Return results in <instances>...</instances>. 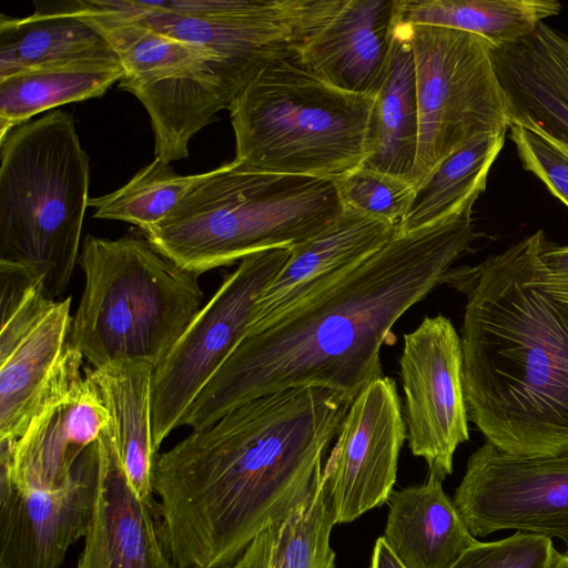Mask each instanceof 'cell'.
Masks as SVG:
<instances>
[{"mask_svg":"<svg viewBox=\"0 0 568 568\" xmlns=\"http://www.w3.org/2000/svg\"><path fill=\"white\" fill-rule=\"evenodd\" d=\"M507 132L479 135L443 160L416 189L412 205L398 225L404 234L436 223L485 191L493 163Z\"/></svg>","mask_w":568,"mask_h":568,"instance_id":"obj_28","label":"cell"},{"mask_svg":"<svg viewBox=\"0 0 568 568\" xmlns=\"http://www.w3.org/2000/svg\"><path fill=\"white\" fill-rule=\"evenodd\" d=\"M28 17L0 16V79L37 69L121 63L106 39L77 16L34 2Z\"/></svg>","mask_w":568,"mask_h":568,"instance_id":"obj_23","label":"cell"},{"mask_svg":"<svg viewBox=\"0 0 568 568\" xmlns=\"http://www.w3.org/2000/svg\"><path fill=\"white\" fill-rule=\"evenodd\" d=\"M344 209L397 227L415 197V186L400 178L358 166L335 179Z\"/></svg>","mask_w":568,"mask_h":568,"instance_id":"obj_32","label":"cell"},{"mask_svg":"<svg viewBox=\"0 0 568 568\" xmlns=\"http://www.w3.org/2000/svg\"><path fill=\"white\" fill-rule=\"evenodd\" d=\"M508 131L524 170L568 207V145L521 124L511 123Z\"/></svg>","mask_w":568,"mask_h":568,"instance_id":"obj_34","label":"cell"},{"mask_svg":"<svg viewBox=\"0 0 568 568\" xmlns=\"http://www.w3.org/2000/svg\"><path fill=\"white\" fill-rule=\"evenodd\" d=\"M468 200L447 217L397 234L334 283L250 333L180 426L201 430L265 395L321 387L352 398L383 377L381 347L396 321L448 280L477 237Z\"/></svg>","mask_w":568,"mask_h":568,"instance_id":"obj_2","label":"cell"},{"mask_svg":"<svg viewBox=\"0 0 568 568\" xmlns=\"http://www.w3.org/2000/svg\"><path fill=\"white\" fill-rule=\"evenodd\" d=\"M453 503L474 537L515 529L568 548V450L520 456L486 440L470 455Z\"/></svg>","mask_w":568,"mask_h":568,"instance_id":"obj_12","label":"cell"},{"mask_svg":"<svg viewBox=\"0 0 568 568\" xmlns=\"http://www.w3.org/2000/svg\"><path fill=\"white\" fill-rule=\"evenodd\" d=\"M419 134L415 67L406 26L398 22L384 82L375 97L361 166L412 183Z\"/></svg>","mask_w":568,"mask_h":568,"instance_id":"obj_24","label":"cell"},{"mask_svg":"<svg viewBox=\"0 0 568 568\" xmlns=\"http://www.w3.org/2000/svg\"><path fill=\"white\" fill-rule=\"evenodd\" d=\"M542 230L478 265L450 270L468 418L513 455L568 450V298L547 281Z\"/></svg>","mask_w":568,"mask_h":568,"instance_id":"obj_3","label":"cell"},{"mask_svg":"<svg viewBox=\"0 0 568 568\" xmlns=\"http://www.w3.org/2000/svg\"><path fill=\"white\" fill-rule=\"evenodd\" d=\"M97 440L60 486L21 490L0 483V568H59L85 536L99 478Z\"/></svg>","mask_w":568,"mask_h":568,"instance_id":"obj_16","label":"cell"},{"mask_svg":"<svg viewBox=\"0 0 568 568\" xmlns=\"http://www.w3.org/2000/svg\"><path fill=\"white\" fill-rule=\"evenodd\" d=\"M551 568H568V552L558 554Z\"/></svg>","mask_w":568,"mask_h":568,"instance_id":"obj_37","label":"cell"},{"mask_svg":"<svg viewBox=\"0 0 568 568\" xmlns=\"http://www.w3.org/2000/svg\"><path fill=\"white\" fill-rule=\"evenodd\" d=\"M335 179L281 174L237 160L209 172L145 239L201 275L255 253L292 248L343 212Z\"/></svg>","mask_w":568,"mask_h":568,"instance_id":"obj_4","label":"cell"},{"mask_svg":"<svg viewBox=\"0 0 568 568\" xmlns=\"http://www.w3.org/2000/svg\"><path fill=\"white\" fill-rule=\"evenodd\" d=\"M122 77L121 63H84L29 70L0 79V140L41 112L102 97Z\"/></svg>","mask_w":568,"mask_h":568,"instance_id":"obj_27","label":"cell"},{"mask_svg":"<svg viewBox=\"0 0 568 568\" xmlns=\"http://www.w3.org/2000/svg\"><path fill=\"white\" fill-rule=\"evenodd\" d=\"M371 568H405L388 548L383 536L377 538L371 560Z\"/></svg>","mask_w":568,"mask_h":568,"instance_id":"obj_36","label":"cell"},{"mask_svg":"<svg viewBox=\"0 0 568 568\" xmlns=\"http://www.w3.org/2000/svg\"><path fill=\"white\" fill-rule=\"evenodd\" d=\"M560 11L556 0H397L398 22L466 31L494 49L521 40Z\"/></svg>","mask_w":568,"mask_h":568,"instance_id":"obj_26","label":"cell"},{"mask_svg":"<svg viewBox=\"0 0 568 568\" xmlns=\"http://www.w3.org/2000/svg\"><path fill=\"white\" fill-rule=\"evenodd\" d=\"M274 248L243 258L152 376V427L159 449L210 379L232 355L254 322L256 303L290 256Z\"/></svg>","mask_w":568,"mask_h":568,"instance_id":"obj_11","label":"cell"},{"mask_svg":"<svg viewBox=\"0 0 568 568\" xmlns=\"http://www.w3.org/2000/svg\"><path fill=\"white\" fill-rule=\"evenodd\" d=\"M334 525L322 481L304 508L258 532L232 568H335L329 544Z\"/></svg>","mask_w":568,"mask_h":568,"instance_id":"obj_29","label":"cell"},{"mask_svg":"<svg viewBox=\"0 0 568 568\" xmlns=\"http://www.w3.org/2000/svg\"><path fill=\"white\" fill-rule=\"evenodd\" d=\"M78 264L84 288L69 343L91 368L122 359L155 368L202 307L200 275L146 239L87 235Z\"/></svg>","mask_w":568,"mask_h":568,"instance_id":"obj_5","label":"cell"},{"mask_svg":"<svg viewBox=\"0 0 568 568\" xmlns=\"http://www.w3.org/2000/svg\"><path fill=\"white\" fill-rule=\"evenodd\" d=\"M100 8L206 48L247 84L268 64L297 55L344 0H94Z\"/></svg>","mask_w":568,"mask_h":568,"instance_id":"obj_10","label":"cell"},{"mask_svg":"<svg viewBox=\"0 0 568 568\" xmlns=\"http://www.w3.org/2000/svg\"><path fill=\"white\" fill-rule=\"evenodd\" d=\"M0 356H4L54 305L30 267L0 260Z\"/></svg>","mask_w":568,"mask_h":568,"instance_id":"obj_31","label":"cell"},{"mask_svg":"<svg viewBox=\"0 0 568 568\" xmlns=\"http://www.w3.org/2000/svg\"><path fill=\"white\" fill-rule=\"evenodd\" d=\"M396 235V226L344 209L325 230L290 248L288 260L256 303L250 333L327 287Z\"/></svg>","mask_w":568,"mask_h":568,"instance_id":"obj_19","label":"cell"},{"mask_svg":"<svg viewBox=\"0 0 568 568\" xmlns=\"http://www.w3.org/2000/svg\"><path fill=\"white\" fill-rule=\"evenodd\" d=\"M445 478L429 471L426 483L393 491L384 540L405 568H452L478 540L469 532Z\"/></svg>","mask_w":568,"mask_h":568,"instance_id":"obj_21","label":"cell"},{"mask_svg":"<svg viewBox=\"0 0 568 568\" xmlns=\"http://www.w3.org/2000/svg\"><path fill=\"white\" fill-rule=\"evenodd\" d=\"M375 97L339 89L296 57L262 69L227 108L235 160L257 170L336 179L361 166Z\"/></svg>","mask_w":568,"mask_h":568,"instance_id":"obj_7","label":"cell"},{"mask_svg":"<svg viewBox=\"0 0 568 568\" xmlns=\"http://www.w3.org/2000/svg\"><path fill=\"white\" fill-rule=\"evenodd\" d=\"M510 124L568 145V37L541 22L521 40L493 49Z\"/></svg>","mask_w":568,"mask_h":568,"instance_id":"obj_20","label":"cell"},{"mask_svg":"<svg viewBox=\"0 0 568 568\" xmlns=\"http://www.w3.org/2000/svg\"><path fill=\"white\" fill-rule=\"evenodd\" d=\"M405 439L396 383L387 376L372 381L354 397L323 468L335 524L351 523L389 499Z\"/></svg>","mask_w":568,"mask_h":568,"instance_id":"obj_15","label":"cell"},{"mask_svg":"<svg viewBox=\"0 0 568 568\" xmlns=\"http://www.w3.org/2000/svg\"><path fill=\"white\" fill-rule=\"evenodd\" d=\"M93 26L123 68L119 87L145 108L154 133V155L169 163L189 158L191 139L246 85L206 48L129 20L93 0L41 2Z\"/></svg>","mask_w":568,"mask_h":568,"instance_id":"obj_8","label":"cell"},{"mask_svg":"<svg viewBox=\"0 0 568 568\" xmlns=\"http://www.w3.org/2000/svg\"><path fill=\"white\" fill-rule=\"evenodd\" d=\"M415 67L419 134L412 184L473 139L507 132L510 116L493 45L466 31L406 24Z\"/></svg>","mask_w":568,"mask_h":568,"instance_id":"obj_9","label":"cell"},{"mask_svg":"<svg viewBox=\"0 0 568 568\" xmlns=\"http://www.w3.org/2000/svg\"><path fill=\"white\" fill-rule=\"evenodd\" d=\"M71 297L51 310L0 357V440L26 430L40 394L62 357L71 331Z\"/></svg>","mask_w":568,"mask_h":568,"instance_id":"obj_25","label":"cell"},{"mask_svg":"<svg viewBox=\"0 0 568 568\" xmlns=\"http://www.w3.org/2000/svg\"><path fill=\"white\" fill-rule=\"evenodd\" d=\"M84 371L108 408L109 432L130 486L141 500L154 507L158 458L151 399L154 368L146 363L122 359Z\"/></svg>","mask_w":568,"mask_h":568,"instance_id":"obj_22","label":"cell"},{"mask_svg":"<svg viewBox=\"0 0 568 568\" xmlns=\"http://www.w3.org/2000/svg\"><path fill=\"white\" fill-rule=\"evenodd\" d=\"M558 551L551 538L517 531L496 541H477L452 568H551Z\"/></svg>","mask_w":568,"mask_h":568,"instance_id":"obj_33","label":"cell"},{"mask_svg":"<svg viewBox=\"0 0 568 568\" xmlns=\"http://www.w3.org/2000/svg\"><path fill=\"white\" fill-rule=\"evenodd\" d=\"M399 369L410 452L446 478L456 448L469 439L462 342L450 320L425 316L405 334Z\"/></svg>","mask_w":568,"mask_h":568,"instance_id":"obj_14","label":"cell"},{"mask_svg":"<svg viewBox=\"0 0 568 568\" xmlns=\"http://www.w3.org/2000/svg\"><path fill=\"white\" fill-rule=\"evenodd\" d=\"M97 444L95 499L75 568H175L163 545L154 507L130 486L109 426Z\"/></svg>","mask_w":568,"mask_h":568,"instance_id":"obj_17","label":"cell"},{"mask_svg":"<svg viewBox=\"0 0 568 568\" xmlns=\"http://www.w3.org/2000/svg\"><path fill=\"white\" fill-rule=\"evenodd\" d=\"M397 23V0H344L304 41L296 59L339 89L376 97L389 68Z\"/></svg>","mask_w":568,"mask_h":568,"instance_id":"obj_18","label":"cell"},{"mask_svg":"<svg viewBox=\"0 0 568 568\" xmlns=\"http://www.w3.org/2000/svg\"><path fill=\"white\" fill-rule=\"evenodd\" d=\"M354 398L321 387L246 402L158 456L160 534L175 568L232 565L316 495Z\"/></svg>","mask_w":568,"mask_h":568,"instance_id":"obj_1","label":"cell"},{"mask_svg":"<svg viewBox=\"0 0 568 568\" xmlns=\"http://www.w3.org/2000/svg\"><path fill=\"white\" fill-rule=\"evenodd\" d=\"M205 173L181 175L171 163L154 159L122 187L90 197L93 217L122 221L143 232L163 221Z\"/></svg>","mask_w":568,"mask_h":568,"instance_id":"obj_30","label":"cell"},{"mask_svg":"<svg viewBox=\"0 0 568 568\" xmlns=\"http://www.w3.org/2000/svg\"><path fill=\"white\" fill-rule=\"evenodd\" d=\"M68 343L17 440H0V483L17 489L63 484L84 450L110 424L108 408Z\"/></svg>","mask_w":568,"mask_h":568,"instance_id":"obj_13","label":"cell"},{"mask_svg":"<svg viewBox=\"0 0 568 568\" xmlns=\"http://www.w3.org/2000/svg\"><path fill=\"white\" fill-rule=\"evenodd\" d=\"M89 176V156L65 111L0 140V260L33 270L51 300L65 291L79 260Z\"/></svg>","mask_w":568,"mask_h":568,"instance_id":"obj_6","label":"cell"},{"mask_svg":"<svg viewBox=\"0 0 568 568\" xmlns=\"http://www.w3.org/2000/svg\"><path fill=\"white\" fill-rule=\"evenodd\" d=\"M539 257L549 284L568 298V245H551L545 240Z\"/></svg>","mask_w":568,"mask_h":568,"instance_id":"obj_35","label":"cell"},{"mask_svg":"<svg viewBox=\"0 0 568 568\" xmlns=\"http://www.w3.org/2000/svg\"><path fill=\"white\" fill-rule=\"evenodd\" d=\"M213 568H232V565L221 566V567H213Z\"/></svg>","mask_w":568,"mask_h":568,"instance_id":"obj_38","label":"cell"}]
</instances>
